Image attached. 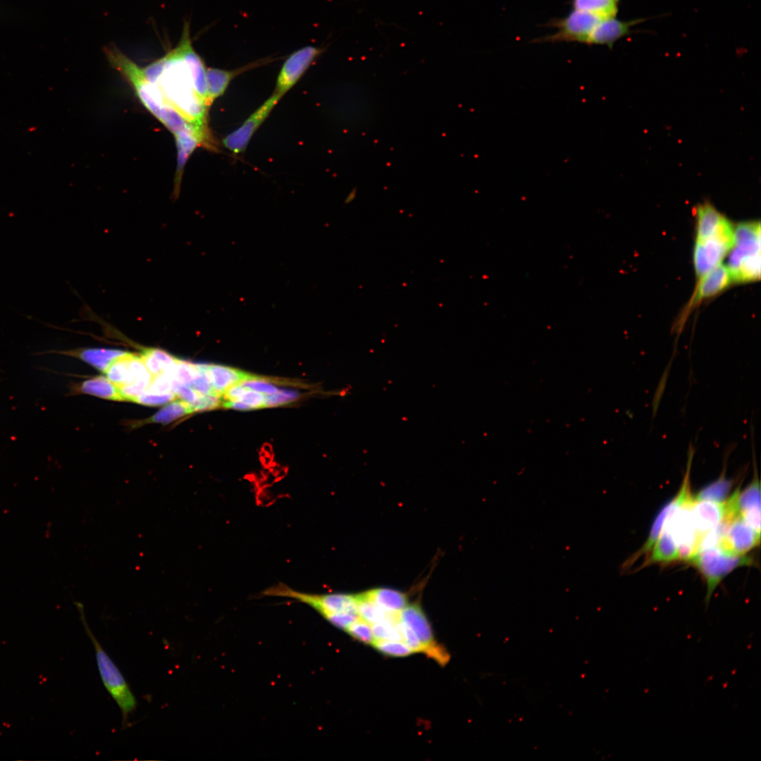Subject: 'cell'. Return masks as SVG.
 Masks as SVG:
<instances>
[{"label": "cell", "instance_id": "cell-1", "mask_svg": "<svg viewBox=\"0 0 761 761\" xmlns=\"http://www.w3.org/2000/svg\"><path fill=\"white\" fill-rule=\"evenodd\" d=\"M206 66L192 46L190 24L185 21L177 45L142 70L168 103L214 147L208 128Z\"/></svg>", "mask_w": 761, "mask_h": 761}, {"label": "cell", "instance_id": "cell-2", "mask_svg": "<svg viewBox=\"0 0 761 761\" xmlns=\"http://www.w3.org/2000/svg\"><path fill=\"white\" fill-rule=\"evenodd\" d=\"M111 66L133 87L145 108L161 121L174 136L191 127L168 103L160 89L145 78L142 68L128 58L116 44L104 48Z\"/></svg>", "mask_w": 761, "mask_h": 761}, {"label": "cell", "instance_id": "cell-3", "mask_svg": "<svg viewBox=\"0 0 761 761\" xmlns=\"http://www.w3.org/2000/svg\"><path fill=\"white\" fill-rule=\"evenodd\" d=\"M82 621L95 651L97 664L102 683L118 706L122 715L123 726L125 727L129 725V718L136 710V698L120 670L104 650L84 617Z\"/></svg>", "mask_w": 761, "mask_h": 761}, {"label": "cell", "instance_id": "cell-4", "mask_svg": "<svg viewBox=\"0 0 761 761\" xmlns=\"http://www.w3.org/2000/svg\"><path fill=\"white\" fill-rule=\"evenodd\" d=\"M703 576L706 583L705 604L707 605L719 583L738 567L754 564L752 557L733 555L719 546L700 550L689 561Z\"/></svg>", "mask_w": 761, "mask_h": 761}, {"label": "cell", "instance_id": "cell-5", "mask_svg": "<svg viewBox=\"0 0 761 761\" xmlns=\"http://www.w3.org/2000/svg\"><path fill=\"white\" fill-rule=\"evenodd\" d=\"M691 495L667 519L664 527L674 540L679 560L689 562L698 552L700 536L695 528L692 515Z\"/></svg>", "mask_w": 761, "mask_h": 761}, {"label": "cell", "instance_id": "cell-6", "mask_svg": "<svg viewBox=\"0 0 761 761\" xmlns=\"http://www.w3.org/2000/svg\"><path fill=\"white\" fill-rule=\"evenodd\" d=\"M601 19L595 15L573 8L564 17L549 23L550 27L556 29L553 34L537 39L535 42L586 44L588 36Z\"/></svg>", "mask_w": 761, "mask_h": 761}, {"label": "cell", "instance_id": "cell-7", "mask_svg": "<svg viewBox=\"0 0 761 761\" xmlns=\"http://www.w3.org/2000/svg\"><path fill=\"white\" fill-rule=\"evenodd\" d=\"M399 619L414 633L423 648V653L440 665H445L448 662L449 653L435 641L429 621L418 604L406 606L399 613Z\"/></svg>", "mask_w": 761, "mask_h": 761}, {"label": "cell", "instance_id": "cell-8", "mask_svg": "<svg viewBox=\"0 0 761 761\" xmlns=\"http://www.w3.org/2000/svg\"><path fill=\"white\" fill-rule=\"evenodd\" d=\"M734 245V229L703 240H695L693 264L698 279L721 264Z\"/></svg>", "mask_w": 761, "mask_h": 761}, {"label": "cell", "instance_id": "cell-9", "mask_svg": "<svg viewBox=\"0 0 761 761\" xmlns=\"http://www.w3.org/2000/svg\"><path fill=\"white\" fill-rule=\"evenodd\" d=\"M694 450L690 447L688 449L686 472L682 484L677 494L660 511L650 528L648 536L643 546L629 558L624 564V569L629 568L637 559L645 555H648L656 540L661 533L667 519L691 495L690 472Z\"/></svg>", "mask_w": 761, "mask_h": 761}, {"label": "cell", "instance_id": "cell-10", "mask_svg": "<svg viewBox=\"0 0 761 761\" xmlns=\"http://www.w3.org/2000/svg\"><path fill=\"white\" fill-rule=\"evenodd\" d=\"M323 49L306 46L292 52L283 63L277 78L274 94L281 98L302 78Z\"/></svg>", "mask_w": 761, "mask_h": 761}, {"label": "cell", "instance_id": "cell-11", "mask_svg": "<svg viewBox=\"0 0 761 761\" xmlns=\"http://www.w3.org/2000/svg\"><path fill=\"white\" fill-rule=\"evenodd\" d=\"M280 99V97L273 93L271 97L251 114L239 128L223 140V146L235 155L244 152L254 132Z\"/></svg>", "mask_w": 761, "mask_h": 761}, {"label": "cell", "instance_id": "cell-12", "mask_svg": "<svg viewBox=\"0 0 761 761\" xmlns=\"http://www.w3.org/2000/svg\"><path fill=\"white\" fill-rule=\"evenodd\" d=\"M280 58L268 56L232 70L206 68V106L209 108L217 98L223 95L230 82L237 75L252 69L267 65Z\"/></svg>", "mask_w": 761, "mask_h": 761}, {"label": "cell", "instance_id": "cell-13", "mask_svg": "<svg viewBox=\"0 0 761 761\" xmlns=\"http://www.w3.org/2000/svg\"><path fill=\"white\" fill-rule=\"evenodd\" d=\"M734 245L731 249L728 268H734L744 257L760 253V223L742 222L734 226Z\"/></svg>", "mask_w": 761, "mask_h": 761}, {"label": "cell", "instance_id": "cell-14", "mask_svg": "<svg viewBox=\"0 0 761 761\" xmlns=\"http://www.w3.org/2000/svg\"><path fill=\"white\" fill-rule=\"evenodd\" d=\"M760 543V535L738 516L730 522L719 546L728 554L744 555Z\"/></svg>", "mask_w": 761, "mask_h": 761}, {"label": "cell", "instance_id": "cell-15", "mask_svg": "<svg viewBox=\"0 0 761 761\" xmlns=\"http://www.w3.org/2000/svg\"><path fill=\"white\" fill-rule=\"evenodd\" d=\"M732 283H734L732 276L727 266L721 264L714 267L698 279L693 296L684 311L685 313L687 314L701 301L717 295Z\"/></svg>", "mask_w": 761, "mask_h": 761}, {"label": "cell", "instance_id": "cell-16", "mask_svg": "<svg viewBox=\"0 0 761 761\" xmlns=\"http://www.w3.org/2000/svg\"><path fill=\"white\" fill-rule=\"evenodd\" d=\"M638 20L625 21L614 17L602 18L588 36V45H606L611 48L614 44L631 32Z\"/></svg>", "mask_w": 761, "mask_h": 761}, {"label": "cell", "instance_id": "cell-17", "mask_svg": "<svg viewBox=\"0 0 761 761\" xmlns=\"http://www.w3.org/2000/svg\"><path fill=\"white\" fill-rule=\"evenodd\" d=\"M695 214V240H703L734 229L732 223L710 203L698 205Z\"/></svg>", "mask_w": 761, "mask_h": 761}, {"label": "cell", "instance_id": "cell-18", "mask_svg": "<svg viewBox=\"0 0 761 761\" xmlns=\"http://www.w3.org/2000/svg\"><path fill=\"white\" fill-rule=\"evenodd\" d=\"M691 510L695 528L701 538L724 521L725 503L710 500H694L693 498Z\"/></svg>", "mask_w": 761, "mask_h": 761}, {"label": "cell", "instance_id": "cell-19", "mask_svg": "<svg viewBox=\"0 0 761 761\" xmlns=\"http://www.w3.org/2000/svg\"><path fill=\"white\" fill-rule=\"evenodd\" d=\"M60 354L78 358L98 370L105 372L109 366L117 359L128 352L120 349L105 348H88L69 350H47L35 353V355L45 354Z\"/></svg>", "mask_w": 761, "mask_h": 761}, {"label": "cell", "instance_id": "cell-20", "mask_svg": "<svg viewBox=\"0 0 761 761\" xmlns=\"http://www.w3.org/2000/svg\"><path fill=\"white\" fill-rule=\"evenodd\" d=\"M208 373L213 391L218 396L223 395L232 386L241 384L255 376L221 365H209Z\"/></svg>", "mask_w": 761, "mask_h": 761}, {"label": "cell", "instance_id": "cell-21", "mask_svg": "<svg viewBox=\"0 0 761 761\" xmlns=\"http://www.w3.org/2000/svg\"><path fill=\"white\" fill-rule=\"evenodd\" d=\"M642 567L651 564H669L679 560L677 545L669 532L664 528L648 552Z\"/></svg>", "mask_w": 761, "mask_h": 761}, {"label": "cell", "instance_id": "cell-22", "mask_svg": "<svg viewBox=\"0 0 761 761\" xmlns=\"http://www.w3.org/2000/svg\"><path fill=\"white\" fill-rule=\"evenodd\" d=\"M78 392L92 395L107 400L123 401L118 386L103 376L88 379L80 384L73 385L70 388V393L75 394Z\"/></svg>", "mask_w": 761, "mask_h": 761}, {"label": "cell", "instance_id": "cell-23", "mask_svg": "<svg viewBox=\"0 0 761 761\" xmlns=\"http://www.w3.org/2000/svg\"><path fill=\"white\" fill-rule=\"evenodd\" d=\"M365 593L377 606L387 612L397 614L408 605L406 594L394 589L378 588Z\"/></svg>", "mask_w": 761, "mask_h": 761}, {"label": "cell", "instance_id": "cell-24", "mask_svg": "<svg viewBox=\"0 0 761 761\" xmlns=\"http://www.w3.org/2000/svg\"><path fill=\"white\" fill-rule=\"evenodd\" d=\"M753 459V478L743 491L738 490L736 495V509L738 516L749 511L760 510V483L755 456Z\"/></svg>", "mask_w": 761, "mask_h": 761}, {"label": "cell", "instance_id": "cell-25", "mask_svg": "<svg viewBox=\"0 0 761 761\" xmlns=\"http://www.w3.org/2000/svg\"><path fill=\"white\" fill-rule=\"evenodd\" d=\"M726 466H724L720 476L713 482L703 487L695 495L694 500H710L724 502L733 488L734 481L726 476Z\"/></svg>", "mask_w": 761, "mask_h": 761}, {"label": "cell", "instance_id": "cell-26", "mask_svg": "<svg viewBox=\"0 0 761 761\" xmlns=\"http://www.w3.org/2000/svg\"><path fill=\"white\" fill-rule=\"evenodd\" d=\"M356 595L357 614L363 620L371 624L383 621L394 622L399 621V613H390L383 610L368 598L365 592Z\"/></svg>", "mask_w": 761, "mask_h": 761}, {"label": "cell", "instance_id": "cell-27", "mask_svg": "<svg viewBox=\"0 0 761 761\" xmlns=\"http://www.w3.org/2000/svg\"><path fill=\"white\" fill-rule=\"evenodd\" d=\"M572 8L595 15L600 18L616 16L617 2L614 0H571Z\"/></svg>", "mask_w": 761, "mask_h": 761}, {"label": "cell", "instance_id": "cell-28", "mask_svg": "<svg viewBox=\"0 0 761 761\" xmlns=\"http://www.w3.org/2000/svg\"><path fill=\"white\" fill-rule=\"evenodd\" d=\"M193 412L190 404L181 400H174L146 420V422L168 423Z\"/></svg>", "mask_w": 761, "mask_h": 761}, {"label": "cell", "instance_id": "cell-29", "mask_svg": "<svg viewBox=\"0 0 761 761\" xmlns=\"http://www.w3.org/2000/svg\"><path fill=\"white\" fill-rule=\"evenodd\" d=\"M130 354L128 352L115 360L105 371L107 378L118 386L132 383L128 364Z\"/></svg>", "mask_w": 761, "mask_h": 761}, {"label": "cell", "instance_id": "cell-30", "mask_svg": "<svg viewBox=\"0 0 761 761\" xmlns=\"http://www.w3.org/2000/svg\"><path fill=\"white\" fill-rule=\"evenodd\" d=\"M198 373L197 364H192L186 361L178 359L171 371V374L175 380L182 385L190 387L194 378Z\"/></svg>", "mask_w": 761, "mask_h": 761}, {"label": "cell", "instance_id": "cell-31", "mask_svg": "<svg viewBox=\"0 0 761 761\" xmlns=\"http://www.w3.org/2000/svg\"><path fill=\"white\" fill-rule=\"evenodd\" d=\"M379 652L395 657H404L413 653L401 641L374 639L371 644Z\"/></svg>", "mask_w": 761, "mask_h": 761}, {"label": "cell", "instance_id": "cell-32", "mask_svg": "<svg viewBox=\"0 0 761 761\" xmlns=\"http://www.w3.org/2000/svg\"><path fill=\"white\" fill-rule=\"evenodd\" d=\"M375 639L402 641L398 621H383L371 624Z\"/></svg>", "mask_w": 761, "mask_h": 761}, {"label": "cell", "instance_id": "cell-33", "mask_svg": "<svg viewBox=\"0 0 761 761\" xmlns=\"http://www.w3.org/2000/svg\"><path fill=\"white\" fill-rule=\"evenodd\" d=\"M349 636L366 644H372L374 636L371 624L359 617L346 631Z\"/></svg>", "mask_w": 761, "mask_h": 761}, {"label": "cell", "instance_id": "cell-34", "mask_svg": "<svg viewBox=\"0 0 761 761\" xmlns=\"http://www.w3.org/2000/svg\"><path fill=\"white\" fill-rule=\"evenodd\" d=\"M197 366L198 373L194 378L190 388L201 395H216L213 391L209 376V364H197Z\"/></svg>", "mask_w": 761, "mask_h": 761}, {"label": "cell", "instance_id": "cell-35", "mask_svg": "<svg viewBox=\"0 0 761 761\" xmlns=\"http://www.w3.org/2000/svg\"><path fill=\"white\" fill-rule=\"evenodd\" d=\"M176 397L177 396L173 392L154 393L145 391L137 396L133 402L147 406H159L173 401Z\"/></svg>", "mask_w": 761, "mask_h": 761}, {"label": "cell", "instance_id": "cell-36", "mask_svg": "<svg viewBox=\"0 0 761 761\" xmlns=\"http://www.w3.org/2000/svg\"><path fill=\"white\" fill-rule=\"evenodd\" d=\"M173 377L170 372H164L152 377L147 391L154 393L171 392Z\"/></svg>", "mask_w": 761, "mask_h": 761}, {"label": "cell", "instance_id": "cell-37", "mask_svg": "<svg viewBox=\"0 0 761 761\" xmlns=\"http://www.w3.org/2000/svg\"><path fill=\"white\" fill-rule=\"evenodd\" d=\"M299 396L297 392L290 390H278L276 392L266 395L265 407L279 406L294 401Z\"/></svg>", "mask_w": 761, "mask_h": 761}, {"label": "cell", "instance_id": "cell-38", "mask_svg": "<svg viewBox=\"0 0 761 761\" xmlns=\"http://www.w3.org/2000/svg\"><path fill=\"white\" fill-rule=\"evenodd\" d=\"M398 627L403 642L410 648L412 652H423V648L414 633L400 619L398 621Z\"/></svg>", "mask_w": 761, "mask_h": 761}, {"label": "cell", "instance_id": "cell-39", "mask_svg": "<svg viewBox=\"0 0 761 761\" xmlns=\"http://www.w3.org/2000/svg\"><path fill=\"white\" fill-rule=\"evenodd\" d=\"M140 356L152 377L166 372L164 366L151 353L150 348L143 349Z\"/></svg>", "mask_w": 761, "mask_h": 761}, {"label": "cell", "instance_id": "cell-40", "mask_svg": "<svg viewBox=\"0 0 761 761\" xmlns=\"http://www.w3.org/2000/svg\"><path fill=\"white\" fill-rule=\"evenodd\" d=\"M240 385L246 388L261 392L266 395L273 394L278 390L276 387L270 383L266 382L264 378L256 376L253 378L242 383Z\"/></svg>", "mask_w": 761, "mask_h": 761}, {"label": "cell", "instance_id": "cell-41", "mask_svg": "<svg viewBox=\"0 0 761 761\" xmlns=\"http://www.w3.org/2000/svg\"><path fill=\"white\" fill-rule=\"evenodd\" d=\"M333 626L346 631L348 626L356 621L359 617L352 613H332L323 617Z\"/></svg>", "mask_w": 761, "mask_h": 761}, {"label": "cell", "instance_id": "cell-42", "mask_svg": "<svg viewBox=\"0 0 761 761\" xmlns=\"http://www.w3.org/2000/svg\"><path fill=\"white\" fill-rule=\"evenodd\" d=\"M247 404L251 409H256L265 407L266 395L246 388L239 400Z\"/></svg>", "mask_w": 761, "mask_h": 761}, {"label": "cell", "instance_id": "cell-43", "mask_svg": "<svg viewBox=\"0 0 761 761\" xmlns=\"http://www.w3.org/2000/svg\"><path fill=\"white\" fill-rule=\"evenodd\" d=\"M220 396L209 394V395H200L198 400L191 404V407L194 412L210 410L216 408L220 405Z\"/></svg>", "mask_w": 761, "mask_h": 761}, {"label": "cell", "instance_id": "cell-44", "mask_svg": "<svg viewBox=\"0 0 761 761\" xmlns=\"http://www.w3.org/2000/svg\"><path fill=\"white\" fill-rule=\"evenodd\" d=\"M118 390L123 401L130 402H133L137 396L146 391L144 388L135 383L120 385Z\"/></svg>", "mask_w": 761, "mask_h": 761}, {"label": "cell", "instance_id": "cell-45", "mask_svg": "<svg viewBox=\"0 0 761 761\" xmlns=\"http://www.w3.org/2000/svg\"><path fill=\"white\" fill-rule=\"evenodd\" d=\"M245 390V387L238 384L230 388L223 395L228 400H238Z\"/></svg>", "mask_w": 761, "mask_h": 761}, {"label": "cell", "instance_id": "cell-46", "mask_svg": "<svg viewBox=\"0 0 761 761\" xmlns=\"http://www.w3.org/2000/svg\"><path fill=\"white\" fill-rule=\"evenodd\" d=\"M224 407L232 408L238 410L252 409L247 404L240 400H228L223 403Z\"/></svg>", "mask_w": 761, "mask_h": 761}, {"label": "cell", "instance_id": "cell-47", "mask_svg": "<svg viewBox=\"0 0 761 761\" xmlns=\"http://www.w3.org/2000/svg\"><path fill=\"white\" fill-rule=\"evenodd\" d=\"M262 449H263V450H264V451L265 452H269V453H271V452H272V451H273V449H272V447H271V445H269V444H268V443H266V444H264V446H263V447H262Z\"/></svg>", "mask_w": 761, "mask_h": 761}, {"label": "cell", "instance_id": "cell-48", "mask_svg": "<svg viewBox=\"0 0 761 761\" xmlns=\"http://www.w3.org/2000/svg\"><path fill=\"white\" fill-rule=\"evenodd\" d=\"M614 1H617V2H618V1H619V0H614Z\"/></svg>", "mask_w": 761, "mask_h": 761}]
</instances>
